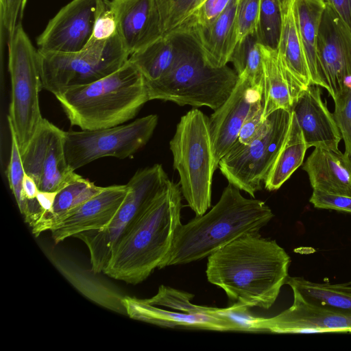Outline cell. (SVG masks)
<instances>
[{
	"label": "cell",
	"mask_w": 351,
	"mask_h": 351,
	"mask_svg": "<svg viewBox=\"0 0 351 351\" xmlns=\"http://www.w3.org/2000/svg\"><path fill=\"white\" fill-rule=\"evenodd\" d=\"M290 261L276 241L249 233L210 255L206 273L233 304L269 309L286 284Z\"/></svg>",
	"instance_id": "1"
},
{
	"label": "cell",
	"mask_w": 351,
	"mask_h": 351,
	"mask_svg": "<svg viewBox=\"0 0 351 351\" xmlns=\"http://www.w3.org/2000/svg\"><path fill=\"white\" fill-rule=\"evenodd\" d=\"M273 217L263 201L244 197L229 183L208 212L180 225L159 269L208 257L241 236L258 233Z\"/></svg>",
	"instance_id": "2"
},
{
	"label": "cell",
	"mask_w": 351,
	"mask_h": 351,
	"mask_svg": "<svg viewBox=\"0 0 351 351\" xmlns=\"http://www.w3.org/2000/svg\"><path fill=\"white\" fill-rule=\"evenodd\" d=\"M181 194L180 184L170 181L114 247L103 273L114 279L136 285L159 268L182 224Z\"/></svg>",
	"instance_id": "3"
},
{
	"label": "cell",
	"mask_w": 351,
	"mask_h": 351,
	"mask_svg": "<svg viewBox=\"0 0 351 351\" xmlns=\"http://www.w3.org/2000/svg\"><path fill=\"white\" fill-rule=\"evenodd\" d=\"M56 97L71 125L84 130L121 125L149 101L145 79L129 60L112 73Z\"/></svg>",
	"instance_id": "4"
},
{
	"label": "cell",
	"mask_w": 351,
	"mask_h": 351,
	"mask_svg": "<svg viewBox=\"0 0 351 351\" xmlns=\"http://www.w3.org/2000/svg\"><path fill=\"white\" fill-rule=\"evenodd\" d=\"M170 35L176 44V58L164 77L145 83L149 100L162 99L180 106L217 110L232 93L238 75L227 65L219 68L210 65L192 36Z\"/></svg>",
	"instance_id": "5"
},
{
	"label": "cell",
	"mask_w": 351,
	"mask_h": 351,
	"mask_svg": "<svg viewBox=\"0 0 351 351\" xmlns=\"http://www.w3.org/2000/svg\"><path fill=\"white\" fill-rule=\"evenodd\" d=\"M169 145L181 192L196 216L202 215L211 206L213 176L217 169L208 117L198 109L189 110L181 117Z\"/></svg>",
	"instance_id": "6"
},
{
	"label": "cell",
	"mask_w": 351,
	"mask_h": 351,
	"mask_svg": "<svg viewBox=\"0 0 351 351\" xmlns=\"http://www.w3.org/2000/svg\"><path fill=\"white\" fill-rule=\"evenodd\" d=\"M8 66L11 80V101L8 123L16 136L21 153L40 125L39 93L43 88L38 49L22 23L8 38Z\"/></svg>",
	"instance_id": "7"
},
{
	"label": "cell",
	"mask_w": 351,
	"mask_h": 351,
	"mask_svg": "<svg viewBox=\"0 0 351 351\" xmlns=\"http://www.w3.org/2000/svg\"><path fill=\"white\" fill-rule=\"evenodd\" d=\"M38 53L43 88L55 96L112 73L130 56L119 35L105 41L88 42L77 52Z\"/></svg>",
	"instance_id": "8"
},
{
	"label": "cell",
	"mask_w": 351,
	"mask_h": 351,
	"mask_svg": "<svg viewBox=\"0 0 351 351\" xmlns=\"http://www.w3.org/2000/svg\"><path fill=\"white\" fill-rule=\"evenodd\" d=\"M171 180L160 164L141 169L126 184L124 201L110 223L99 230L82 232L75 237L82 240L90 253L91 269L103 272L112 249L165 190Z\"/></svg>",
	"instance_id": "9"
},
{
	"label": "cell",
	"mask_w": 351,
	"mask_h": 351,
	"mask_svg": "<svg viewBox=\"0 0 351 351\" xmlns=\"http://www.w3.org/2000/svg\"><path fill=\"white\" fill-rule=\"evenodd\" d=\"M291 112L278 109L271 113L266 131L247 145L238 140L219 160L218 167L228 182L254 197L286 138Z\"/></svg>",
	"instance_id": "10"
},
{
	"label": "cell",
	"mask_w": 351,
	"mask_h": 351,
	"mask_svg": "<svg viewBox=\"0 0 351 351\" xmlns=\"http://www.w3.org/2000/svg\"><path fill=\"white\" fill-rule=\"evenodd\" d=\"M149 114L128 124L81 131L64 132L67 163L73 171L104 157L126 158L149 141L158 123Z\"/></svg>",
	"instance_id": "11"
},
{
	"label": "cell",
	"mask_w": 351,
	"mask_h": 351,
	"mask_svg": "<svg viewBox=\"0 0 351 351\" xmlns=\"http://www.w3.org/2000/svg\"><path fill=\"white\" fill-rule=\"evenodd\" d=\"M64 132L43 118L21 153L25 172L36 182L39 191L58 192L80 176L67 163Z\"/></svg>",
	"instance_id": "12"
},
{
	"label": "cell",
	"mask_w": 351,
	"mask_h": 351,
	"mask_svg": "<svg viewBox=\"0 0 351 351\" xmlns=\"http://www.w3.org/2000/svg\"><path fill=\"white\" fill-rule=\"evenodd\" d=\"M325 3L317 34V55L328 92L333 99L351 80V32Z\"/></svg>",
	"instance_id": "13"
},
{
	"label": "cell",
	"mask_w": 351,
	"mask_h": 351,
	"mask_svg": "<svg viewBox=\"0 0 351 351\" xmlns=\"http://www.w3.org/2000/svg\"><path fill=\"white\" fill-rule=\"evenodd\" d=\"M97 0H71L48 22L37 37L38 51L72 53L83 49L94 27Z\"/></svg>",
	"instance_id": "14"
},
{
	"label": "cell",
	"mask_w": 351,
	"mask_h": 351,
	"mask_svg": "<svg viewBox=\"0 0 351 351\" xmlns=\"http://www.w3.org/2000/svg\"><path fill=\"white\" fill-rule=\"evenodd\" d=\"M293 302L272 317L258 319L261 332L279 334L351 332V315L304 300L293 292Z\"/></svg>",
	"instance_id": "15"
},
{
	"label": "cell",
	"mask_w": 351,
	"mask_h": 351,
	"mask_svg": "<svg viewBox=\"0 0 351 351\" xmlns=\"http://www.w3.org/2000/svg\"><path fill=\"white\" fill-rule=\"evenodd\" d=\"M263 99V90L249 79L238 77L235 88L228 99L211 114L209 130L215 165L218 164L238 139L241 126L253 104Z\"/></svg>",
	"instance_id": "16"
},
{
	"label": "cell",
	"mask_w": 351,
	"mask_h": 351,
	"mask_svg": "<svg viewBox=\"0 0 351 351\" xmlns=\"http://www.w3.org/2000/svg\"><path fill=\"white\" fill-rule=\"evenodd\" d=\"M127 184L112 185L70 210L51 230L56 243L79 233L106 227L115 216L127 195Z\"/></svg>",
	"instance_id": "17"
},
{
	"label": "cell",
	"mask_w": 351,
	"mask_h": 351,
	"mask_svg": "<svg viewBox=\"0 0 351 351\" xmlns=\"http://www.w3.org/2000/svg\"><path fill=\"white\" fill-rule=\"evenodd\" d=\"M292 111L308 148L339 149L342 137L333 114L322 99L319 86L311 84L305 88L296 100Z\"/></svg>",
	"instance_id": "18"
},
{
	"label": "cell",
	"mask_w": 351,
	"mask_h": 351,
	"mask_svg": "<svg viewBox=\"0 0 351 351\" xmlns=\"http://www.w3.org/2000/svg\"><path fill=\"white\" fill-rule=\"evenodd\" d=\"M118 35L130 55L160 38L154 0H110Z\"/></svg>",
	"instance_id": "19"
},
{
	"label": "cell",
	"mask_w": 351,
	"mask_h": 351,
	"mask_svg": "<svg viewBox=\"0 0 351 351\" xmlns=\"http://www.w3.org/2000/svg\"><path fill=\"white\" fill-rule=\"evenodd\" d=\"M303 169L313 190L351 197V158L339 149L315 147Z\"/></svg>",
	"instance_id": "20"
},
{
	"label": "cell",
	"mask_w": 351,
	"mask_h": 351,
	"mask_svg": "<svg viewBox=\"0 0 351 351\" xmlns=\"http://www.w3.org/2000/svg\"><path fill=\"white\" fill-rule=\"evenodd\" d=\"M263 64V113L266 119L278 109L292 111L305 88L283 66L277 49L260 44Z\"/></svg>",
	"instance_id": "21"
},
{
	"label": "cell",
	"mask_w": 351,
	"mask_h": 351,
	"mask_svg": "<svg viewBox=\"0 0 351 351\" xmlns=\"http://www.w3.org/2000/svg\"><path fill=\"white\" fill-rule=\"evenodd\" d=\"M123 304L130 318L168 328H189L217 331H235L227 321L203 314L171 311L156 307L143 300L125 296Z\"/></svg>",
	"instance_id": "22"
},
{
	"label": "cell",
	"mask_w": 351,
	"mask_h": 351,
	"mask_svg": "<svg viewBox=\"0 0 351 351\" xmlns=\"http://www.w3.org/2000/svg\"><path fill=\"white\" fill-rule=\"evenodd\" d=\"M239 1L231 0L209 27L189 34L197 42L206 60L212 66L227 65L237 44L236 21Z\"/></svg>",
	"instance_id": "23"
},
{
	"label": "cell",
	"mask_w": 351,
	"mask_h": 351,
	"mask_svg": "<svg viewBox=\"0 0 351 351\" xmlns=\"http://www.w3.org/2000/svg\"><path fill=\"white\" fill-rule=\"evenodd\" d=\"M50 259L62 275L83 295L102 307L123 315H127L123 296L104 281L95 273L84 269L70 258L51 254Z\"/></svg>",
	"instance_id": "24"
},
{
	"label": "cell",
	"mask_w": 351,
	"mask_h": 351,
	"mask_svg": "<svg viewBox=\"0 0 351 351\" xmlns=\"http://www.w3.org/2000/svg\"><path fill=\"white\" fill-rule=\"evenodd\" d=\"M294 19L307 60L312 84L328 89L317 55V34L324 0H291Z\"/></svg>",
	"instance_id": "25"
},
{
	"label": "cell",
	"mask_w": 351,
	"mask_h": 351,
	"mask_svg": "<svg viewBox=\"0 0 351 351\" xmlns=\"http://www.w3.org/2000/svg\"><path fill=\"white\" fill-rule=\"evenodd\" d=\"M282 24L277 48L285 68L304 88L312 84L304 48L295 24L291 0L282 5Z\"/></svg>",
	"instance_id": "26"
},
{
	"label": "cell",
	"mask_w": 351,
	"mask_h": 351,
	"mask_svg": "<svg viewBox=\"0 0 351 351\" xmlns=\"http://www.w3.org/2000/svg\"><path fill=\"white\" fill-rule=\"evenodd\" d=\"M307 149L302 130L292 111L285 142L264 181L265 189L271 191L280 188L302 165Z\"/></svg>",
	"instance_id": "27"
},
{
	"label": "cell",
	"mask_w": 351,
	"mask_h": 351,
	"mask_svg": "<svg viewBox=\"0 0 351 351\" xmlns=\"http://www.w3.org/2000/svg\"><path fill=\"white\" fill-rule=\"evenodd\" d=\"M286 284L309 303L351 315V282L319 283L289 276Z\"/></svg>",
	"instance_id": "28"
},
{
	"label": "cell",
	"mask_w": 351,
	"mask_h": 351,
	"mask_svg": "<svg viewBox=\"0 0 351 351\" xmlns=\"http://www.w3.org/2000/svg\"><path fill=\"white\" fill-rule=\"evenodd\" d=\"M104 188L80 176L57 192L51 212L42 215L32 228V233L37 237L43 232L51 231L70 210L100 193Z\"/></svg>",
	"instance_id": "29"
},
{
	"label": "cell",
	"mask_w": 351,
	"mask_h": 351,
	"mask_svg": "<svg viewBox=\"0 0 351 351\" xmlns=\"http://www.w3.org/2000/svg\"><path fill=\"white\" fill-rule=\"evenodd\" d=\"M177 47L172 35L163 36L130 55L129 60L138 69L145 83L164 77L173 66Z\"/></svg>",
	"instance_id": "30"
},
{
	"label": "cell",
	"mask_w": 351,
	"mask_h": 351,
	"mask_svg": "<svg viewBox=\"0 0 351 351\" xmlns=\"http://www.w3.org/2000/svg\"><path fill=\"white\" fill-rule=\"evenodd\" d=\"M230 62L238 77H244L263 90V64L256 32L237 44Z\"/></svg>",
	"instance_id": "31"
},
{
	"label": "cell",
	"mask_w": 351,
	"mask_h": 351,
	"mask_svg": "<svg viewBox=\"0 0 351 351\" xmlns=\"http://www.w3.org/2000/svg\"><path fill=\"white\" fill-rule=\"evenodd\" d=\"M193 296L187 292L161 285L154 296L143 300L154 306H164L188 313L213 316L225 320L222 316L221 308L194 304L191 302Z\"/></svg>",
	"instance_id": "32"
},
{
	"label": "cell",
	"mask_w": 351,
	"mask_h": 351,
	"mask_svg": "<svg viewBox=\"0 0 351 351\" xmlns=\"http://www.w3.org/2000/svg\"><path fill=\"white\" fill-rule=\"evenodd\" d=\"M205 0H154L159 36L173 33Z\"/></svg>",
	"instance_id": "33"
},
{
	"label": "cell",
	"mask_w": 351,
	"mask_h": 351,
	"mask_svg": "<svg viewBox=\"0 0 351 351\" xmlns=\"http://www.w3.org/2000/svg\"><path fill=\"white\" fill-rule=\"evenodd\" d=\"M282 24L280 0H260L256 34L259 43L277 49Z\"/></svg>",
	"instance_id": "34"
},
{
	"label": "cell",
	"mask_w": 351,
	"mask_h": 351,
	"mask_svg": "<svg viewBox=\"0 0 351 351\" xmlns=\"http://www.w3.org/2000/svg\"><path fill=\"white\" fill-rule=\"evenodd\" d=\"M230 1L231 0L204 1L171 34H190L207 28L223 12Z\"/></svg>",
	"instance_id": "35"
},
{
	"label": "cell",
	"mask_w": 351,
	"mask_h": 351,
	"mask_svg": "<svg viewBox=\"0 0 351 351\" xmlns=\"http://www.w3.org/2000/svg\"><path fill=\"white\" fill-rule=\"evenodd\" d=\"M8 126L10 132L11 148L7 169L8 180L20 213L25 217L29 204V200L25 197L23 191V181L25 172L15 132L11 125L8 124Z\"/></svg>",
	"instance_id": "36"
},
{
	"label": "cell",
	"mask_w": 351,
	"mask_h": 351,
	"mask_svg": "<svg viewBox=\"0 0 351 351\" xmlns=\"http://www.w3.org/2000/svg\"><path fill=\"white\" fill-rule=\"evenodd\" d=\"M333 100V116L344 142V153L351 158V84H346Z\"/></svg>",
	"instance_id": "37"
},
{
	"label": "cell",
	"mask_w": 351,
	"mask_h": 351,
	"mask_svg": "<svg viewBox=\"0 0 351 351\" xmlns=\"http://www.w3.org/2000/svg\"><path fill=\"white\" fill-rule=\"evenodd\" d=\"M117 35V22L110 0H97L93 31L89 42L105 41Z\"/></svg>",
	"instance_id": "38"
},
{
	"label": "cell",
	"mask_w": 351,
	"mask_h": 351,
	"mask_svg": "<svg viewBox=\"0 0 351 351\" xmlns=\"http://www.w3.org/2000/svg\"><path fill=\"white\" fill-rule=\"evenodd\" d=\"M260 0H239L237 10V43L256 32Z\"/></svg>",
	"instance_id": "39"
},
{
	"label": "cell",
	"mask_w": 351,
	"mask_h": 351,
	"mask_svg": "<svg viewBox=\"0 0 351 351\" xmlns=\"http://www.w3.org/2000/svg\"><path fill=\"white\" fill-rule=\"evenodd\" d=\"M263 99L256 101L244 121L239 134L238 141L247 145L263 134L268 127V119H264Z\"/></svg>",
	"instance_id": "40"
},
{
	"label": "cell",
	"mask_w": 351,
	"mask_h": 351,
	"mask_svg": "<svg viewBox=\"0 0 351 351\" xmlns=\"http://www.w3.org/2000/svg\"><path fill=\"white\" fill-rule=\"evenodd\" d=\"M27 0H0L1 31L10 36L21 23Z\"/></svg>",
	"instance_id": "41"
},
{
	"label": "cell",
	"mask_w": 351,
	"mask_h": 351,
	"mask_svg": "<svg viewBox=\"0 0 351 351\" xmlns=\"http://www.w3.org/2000/svg\"><path fill=\"white\" fill-rule=\"evenodd\" d=\"M310 202L315 208L351 214V197L313 190Z\"/></svg>",
	"instance_id": "42"
},
{
	"label": "cell",
	"mask_w": 351,
	"mask_h": 351,
	"mask_svg": "<svg viewBox=\"0 0 351 351\" xmlns=\"http://www.w3.org/2000/svg\"><path fill=\"white\" fill-rule=\"evenodd\" d=\"M339 16L351 32V0H324Z\"/></svg>",
	"instance_id": "43"
},
{
	"label": "cell",
	"mask_w": 351,
	"mask_h": 351,
	"mask_svg": "<svg viewBox=\"0 0 351 351\" xmlns=\"http://www.w3.org/2000/svg\"><path fill=\"white\" fill-rule=\"evenodd\" d=\"M56 194L57 192L38 191L36 199L43 210V215L51 212Z\"/></svg>",
	"instance_id": "44"
},
{
	"label": "cell",
	"mask_w": 351,
	"mask_h": 351,
	"mask_svg": "<svg viewBox=\"0 0 351 351\" xmlns=\"http://www.w3.org/2000/svg\"><path fill=\"white\" fill-rule=\"evenodd\" d=\"M23 191L25 197L28 200L36 199L39 191L36 182L26 173H25L23 181Z\"/></svg>",
	"instance_id": "45"
},
{
	"label": "cell",
	"mask_w": 351,
	"mask_h": 351,
	"mask_svg": "<svg viewBox=\"0 0 351 351\" xmlns=\"http://www.w3.org/2000/svg\"><path fill=\"white\" fill-rule=\"evenodd\" d=\"M281 5H282L283 3L286 1V0H280Z\"/></svg>",
	"instance_id": "46"
}]
</instances>
